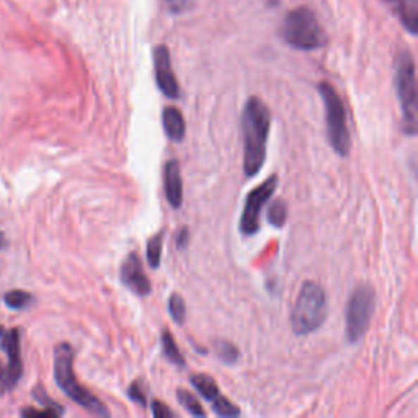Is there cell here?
<instances>
[{
    "instance_id": "603a6c76",
    "label": "cell",
    "mask_w": 418,
    "mask_h": 418,
    "mask_svg": "<svg viewBox=\"0 0 418 418\" xmlns=\"http://www.w3.org/2000/svg\"><path fill=\"white\" fill-rule=\"evenodd\" d=\"M213 412L218 417H237L240 415V410L232 404L229 399H226L224 395H221L218 400L213 402Z\"/></svg>"
},
{
    "instance_id": "7a4b0ae2",
    "label": "cell",
    "mask_w": 418,
    "mask_h": 418,
    "mask_svg": "<svg viewBox=\"0 0 418 418\" xmlns=\"http://www.w3.org/2000/svg\"><path fill=\"white\" fill-rule=\"evenodd\" d=\"M74 350L69 343H59L54 348V379L59 389L74 400L77 405L85 409L90 414L98 417H110V412L105 404L89 392L85 387L77 383L74 374Z\"/></svg>"
},
{
    "instance_id": "83f0119b",
    "label": "cell",
    "mask_w": 418,
    "mask_h": 418,
    "mask_svg": "<svg viewBox=\"0 0 418 418\" xmlns=\"http://www.w3.org/2000/svg\"><path fill=\"white\" fill-rule=\"evenodd\" d=\"M23 417H58L54 410L44 409V410H36V409H25L22 410Z\"/></svg>"
},
{
    "instance_id": "f546056e",
    "label": "cell",
    "mask_w": 418,
    "mask_h": 418,
    "mask_svg": "<svg viewBox=\"0 0 418 418\" xmlns=\"http://www.w3.org/2000/svg\"><path fill=\"white\" fill-rule=\"evenodd\" d=\"M4 337H5V330L0 327V348H2V343H4Z\"/></svg>"
},
{
    "instance_id": "44dd1931",
    "label": "cell",
    "mask_w": 418,
    "mask_h": 418,
    "mask_svg": "<svg viewBox=\"0 0 418 418\" xmlns=\"http://www.w3.org/2000/svg\"><path fill=\"white\" fill-rule=\"evenodd\" d=\"M214 348H216V355H218V358L226 364L230 366L239 359V348H237L234 343L227 342V340H218L214 345Z\"/></svg>"
},
{
    "instance_id": "52a82bcc",
    "label": "cell",
    "mask_w": 418,
    "mask_h": 418,
    "mask_svg": "<svg viewBox=\"0 0 418 418\" xmlns=\"http://www.w3.org/2000/svg\"><path fill=\"white\" fill-rule=\"evenodd\" d=\"M376 306L374 290L361 285L355 290L347 307V338L350 343H358L369 327Z\"/></svg>"
},
{
    "instance_id": "ba28073f",
    "label": "cell",
    "mask_w": 418,
    "mask_h": 418,
    "mask_svg": "<svg viewBox=\"0 0 418 418\" xmlns=\"http://www.w3.org/2000/svg\"><path fill=\"white\" fill-rule=\"evenodd\" d=\"M278 187V177L276 175H271L270 178H266L260 187L252 190V192L247 195L245 204H244V213H242L240 218V232L244 235H255L258 230H260V213L273 193L276 192Z\"/></svg>"
},
{
    "instance_id": "7402d4cb",
    "label": "cell",
    "mask_w": 418,
    "mask_h": 418,
    "mask_svg": "<svg viewBox=\"0 0 418 418\" xmlns=\"http://www.w3.org/2000/svg\"><path fill=\"white\" fill-rule=\"evenodd\" d=\"M177 399L180 404H182L185 409L188 410V414H192L193 417H206V412L201 407L199 400L192 394V392L185 391V389H178L177 391Z\"/></svg>"
},
{
    "instance_id": "4fadbf2b",
    "label": "cell",
    "mask_w": 418,
    "mask_h": 418,
    "mask_svg": "<svg viewBox=\"0 0 418 418\" xmlns=\"http://www.w3.org/2000/svg\"><path fill=\"white\" fill-rule=\"evenodd\" d=\"M162 125L167 137L173 142H182L185 139V131H187V123L182 111L175 106H167L162 115Z\"/></svg>"
},
{
    "instance_id": "4316f807",
    "label": "cell",
    "mask_w": 418,
    "mask_h": 418,
    "mask_svg": "<svg viewBox=\"0 0 418 418\" xmlns=\"http://www.w3.org/2000/svg\"><path fill=\"white\" fill-rule=\"evenodd\" d=\"M188 240H190L188 227L185 226V227H182V229L178 230V234H177V249L178 250H185V249H187Z\"/></svg>"
},
{
    "instance_id": "277c9868",
    "label": "cell",
    "mask_w": 418,
    "mask_h": 418,
    "mask_svg": "<svg viewBox=\"0 0 418 418\" xmlns=\"http://www.w3.org/2000/svg\"><path fill=\"white\" fill-rule=\"evenodd\" d=\"M280 33L288 46L299 51L319 49L327 41L316 13L307 7L291 10L283 20Z\"/></svg>"
},
{
    "instance_id": "30bf717a",
    "label": "cell",
    "mask_w": 418,
    "mask_h": 418,
    "mask_svg": "<svg viewBox=\"0 0 418 418\" xmlns=\"http://www.w3.org/2000/svg\"><path fill=\"white\" fill-rule=\"evenodd\" d=\"M154 69H156V82L162 94L173 100L180 98V85L172 69L170 53L165 46H157L154 49Z\"/></svg>"
},
{
    "instance_id": "4dcf8cb0",
    "label": "cell",
    "mask_w": 418,
    "mask_h": 418,
    "mask_svg": "<svg viewBox=\"0 0 418 418\" xmlns=\"http://www.w3.org/2000/svg\"><path fill=\"white\" fill-rule=\"evenodd\" d=\"M4 245H5V237H4L2 232H0V249H2Z\"/></svg>"
},
{
    "instance_id": "5bb4252c",
    "label": "cell",
    "mask_w": 418,
    "mask_h": 418,
    "mask_svg": "<svg viewBox=\"0 0 418 418\" xmlns=\"http://www.w3.org/2000/svg\"><path fill=\"white\" fill-rule=\"evenodd\" d=\"M395 10L397 17L410 35L418 32V2L417 0H386Z\"/></svg>"
},
{
    "instance_id": "8992f818",
    "label": "cell",
    "mask_w": 418,
    "mask_h": 418,
    "mask_svg": "<svg viewBox=\"0 0 418 418\" xmlns=\"http://www.w3.org/2000/svg\"><path fill=\"white\" fill-rule=\"evenodd\" d=\"M395 90L400 102L402 121H404V133L407 136L417 134V115H418V100H417V77L415 63L410 53L404 51L397 59L395 67Z\"/></svg>"
},
{
    "instance_id": "9a60e30c",
    "label": "cell",
    "mask_w": 418,
    "mask_h": 418,
    "mask_svg": "<svg viewBox=\"0 0 418 418\" xmlns=\"http://www.w3.org/2000/svg\"><path fill=\"white\" fill-rule=\"evenodd\" d=\"M190 381H192L195 389L198 391L206 400H211V404H213L214 400H218L221 397L219 387H218V384H216V381L211 378V376H208V374H193L192 378H190Z\"/></svg>"
},
{
    "instance_id": "5b68a950",
    "label": "cell",
    "mask_w": 418,
    "mask_h": 418,
    "mask_svg": "<svg viewBox=\"0 0 418 418\" xmlns=\"http://www.w3.org/2000/svg\"><path fill=\"white\" fill-rule=\"evenodd\" d=\"M317 89L325 106V125H327L330 146L340 157H347L352 147V137H350L347 110H345L342 98L328 82H321Z\"/></svg>"
},
{
    "instance_id": "e0dca14e",
    "label": "cell",
    "mask_w": 418,
    "mask_h": 418,
    "mask_svg": "<svg viewBox=\"0 0 418 418\" xmlns=\"http://www.w3.org/2000/svg\"><path fill=\"white\" fill-rule=\"evenodd\" d=\"M162 249H164V230L154 234L151 239L147 240V250H146V257H147V263L149 266L156 268L161 266V260H162Z\"/></svg>"
},
{
    "instance_id": "9c48e42d",
    "label": "cell",
    "mask_w": 418,
    "mask_h": 418,
    "mask_svg": "<svg viewBox=\"0 0 418 418\" xmlns=\"http://www.w3.org/2000/svg\"><path fill=\"white\" fill-rule=\"evenodd\" d=\"M121 283L129 291H133L136 296H149L152 291L151 280L146 276L142 268V262L136 252H131L123 262L121 271H120Z\"/></svg>"
},
{
    "instance_id": "cb8c5ba5",
    "label": "cell",
    "mask_w": 418,
    "mask_h": 418,
    "mask_svg": "<svg viewBox=\"0 0 418 418\" xmlns=\"http://www.w3.org/2000/svg\"><path fill=\"white\" fill-rule=\"evenodd\" d=\"M128 397L131 399L133 402H136L141 407H147V397H146V392H144L142 386L139 381L136 383H133L131 386L128 387Z\"/></svg>"
},
{
    "instance_id": "ac0fdd59",
    "label": "cell",
    "mask_w": 418,
    "mask_h": 418,
    "mask_svg": "<svg viewBox=\"0 0 418 418\" xmlns=\"http://www.w3.org/2000/svg\"><path fill=\"white\" fill-rule=\"evenodd\" d=\"M4 301L10 309H15V311H22V309H27L30 304L33 302V296L27 291L12 290L5 294Z\"/></svg>"
},
{
    "instance_id": "7c38bea8",
    "label": "cell",
    "mask_w": 418,
    "mask_h": 418,
    "mask_svg": "<svg viewBox=\"0 0 418 418\" xmlns=\"http://www.w3.org/2000/svg\"><path fill=\"white\" fill-rule=\"evenodd\" d=\"M164 183L167 201L173 209H178L183 203V182L182 173H180V162L177 159H172L165 165Z\"/></svg>"
},
{
    "instance_id": "484cf974",
    "label": "cell",
    "mask_w": 418,
    "mask_h": 418,
    "mask_svg": "<svg viewBox=\"0 0 418 418\" xmlns=\"http://www.w3.org/2000/svg\"><path fill=\"white\" fill-rule=\"evenodd\" d=\"M152 414L156 418H170V417H175V414L172 410L168 409L167 405L164 404L161 400H154L152 402Z\"/></svg>"
},
{
    "instance_id": "6da1fadb",
    "label": "cell",
    "mask_w": 418,
    "mask_h": 418,
    "mask_svg": "<svg viewBox=\"0 0 418 418\" xmlns=\"http://www.w3.org/2000/svg\"><path fill=\"white\" fill-rule=\"evenodd\" d=\"M271 113L265 102L250 97L242 113V134H244V173L255 177L266 159V141L270 134Z\"/></svg>"
},
{
    "instance_id": "d6986e66",
    "label": "cell",
    "mask_w": 418,
    "mask_h": 418,
    "mask_svg": "<svg viewBox=\"0 0 418 418\" xmlns=\"http://www.w3.org/2000/svg\"><path fill=\"white\" fill-rule=\"evenodd\" d=\"M168 312L172 316L173 322L182 325L187 319V304H185V299L180 296V294L173 293L170 294L168 297Z\"/></svg>"
},
{
    "instance_id": "3957f363",
    "label": "cell",
    "mask_w": 418,
    "mask_h": 418,
    "mask_svg": "<svg viewBox=\"0 0 418 418\" xmlns=\"http://www.w3.org/2000/svg\"><path fill=\"white\" fill-rule=\"evenodd\" d=\"M327 319V296L321 285L306 281L291 314V327L297 337L317 332Z\"/></svg>"
},
{
    "instance_id": "d4e9b609",
    "label": "cell",
    "mask_w": 418,
    "mask_h": 418,
    "mask_svg": "<svg viewBox=\"0 0 418 418\" xmlns=\"http://www.w3.org/2000/svg\"><path fill=\"white\" fill-rule=\"evenodd\" d=\"M195 0H165L168 10L172 13H183L187 12L188 8H192Z\"/></svg>"
},
{
    "instance_id": "8fae6325",
    "label": "cell",
    "mask_w": 418,
    "mask_h": 418,
    "mask_svg": "<svg viewBox=\"0 0 418 418\" xmlns=\"http://www.w3.org/2000/svg\"><path fill=\"white\" fill-rule=\"evenodd\" d=\"M2 348L7 352L8 356V364L7 369H5V374H7V391H12L23 376L22 355H20V333L17 328L5 330Z\"/></svg>"
},
{
    "instance_id": "f1b7e54d",
    "label": "cell",
    "mask_w": 418,
    "mask_h": 418,
    "mask_svg": "<svg viewBox=\"0 0 418 418\" xmlns=\"http://www.w3.org/2000/svg\"><path fill=\"white\" fill-rule=\"evenodd\" d=\"M7 391V374H5V368L0 363V395Z\"/></svg>"
},
{
    "instance_id": "ffe728a7",
    "label": "cell",
    "mask_w": 418,
    "mask_h": 418,
    "mask_svg": "<svg viewBox=\"0 0 418 418\" xmlns=\"http://www.w3.org/2000/svg\"><path fill=\"white\" fill-rule=\"evenodd\" d=\"M288 218V206L283 199H276L275 203H271L270 208L266 211L268 223L275 227H283Z\"/></svg>"
},
{
    "instance_id": "2e32d148",
    "label": "cell",
    "mask_w": 418,
    "mask_h": 418,
    "mask_svg": "<svg viewBox=\"0 0 418 418\" xmlns=\"http://www.w3.org/2000/svg\"><path fill=\"white\" fill-rule=\"evenodd\" d=\"M161 343H162V352H164L165 358H167L170 363H173V364L180 366V368H183L185 358H183V355L180 353L177 343H175L173 335L170 333L168 330H164V332H162Z\"/></svg>"
}]
</instances>
